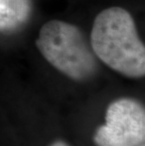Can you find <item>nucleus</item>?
<instances>
[{
  "label": "nucleus",
  "mask_w": 145,
  "mask_h": 146,
  "mask_svg": "<svg viewBox=\"0 0 145 146\" xmlns=\"http://www.w3.org/2000/svg\"><path fill=\"white\" fill-rule=\"evenodd\" d=\"M89 39L95 56L112 70L130 78L144 76L145 47L126 10L111 7L101 11Z\"/></svg>",
  "instance_id": "1"
},
{
  "label": "nucleus",
  "mask_w": 145,
  "mask_h": 146,
  "mask_svg": "<svg viewBox=\"0 0 145 146\" xmlns=\"http://www.w3.org/2000/svg\"><path fill=\"white\" fill-rule=\"evenodd\" d=\"M36 46L52 66L71 79L85 81L96 74V56L75 25L60 20L47 22L40 30Z\"/></svg>",
  "instance_id": "2"
},
{
  "label": "nucleus",
  "mask_w": 145,
  "mask_h": 146,
  "mask_svg": "<svg viewBox=\"0 0 145 146\" xmlns=\"http://www.w3.org/2000/svg\"><path fill=\"white\" fill-rule=\"evenodd\" d=\"M145 139V110L140 102L120 98L107 107L106 123L96 130L97 146H138Z\"/></svg>",
  "instance_id": "3"
},
{
  "label": "nucleus",
  "mask_w": 145,
  "mask_h": 146,
  "mask_svg": "<svg viewBox=\"0 0 145 146\" xmlns=\"http://www.w3.org/2000/svg\"><path fill=\"white\" fill-rule=\"evenodd\" d=\"M30 12V0H0V32L20 29L28 20Z\"/></svg>",
  "instance_id": "4"
},
{
  "label": "nucleus",
  "mask_w": 145,
  "mask_h": 146,
  "mask_svg": "<svg viewBox=\"0 0 145 146\" xmlns=\"http://www.w3.org/2000/svg\"><path fill=\"white\" fill-rule=\"evenodd\" d=\"M49 146H70L68 143H66L65 141H57L53 142L52 144H50Z\"/></svg>",
  "instance_id": "5"
},
{
  "label": "nucleus",
  "mask_w": 145,
  "mask_h": 146,
  "mask_svg": "<svg viewBox=\"0 0 145 146\" xmlns=\"http://www.w3.org/2000/svg\"><path fill=\"white\" fill-rule=\"evenodd\" d=\"M138 146H144V144H143V143H141V144H140Z\"/></svg>",
  "instance_id": "6"
}]
</instances>
